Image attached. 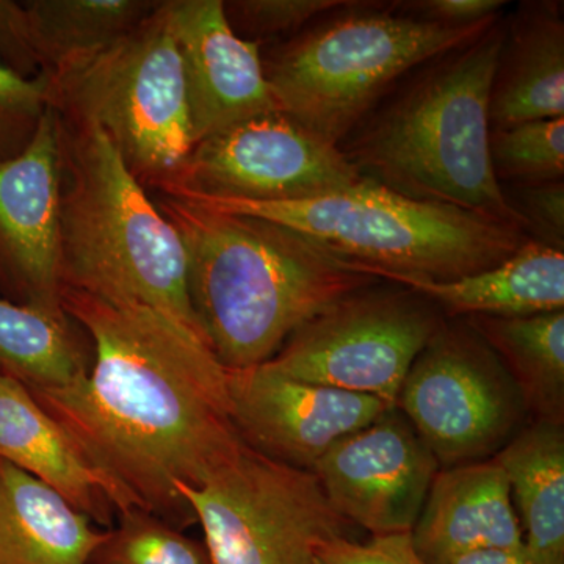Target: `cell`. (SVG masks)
<instances>
[{"mask_svg": "<svg viewBox=\"0 0 564 564\" xmlns=\"http://www.w3.org/2000/svg\"><path fill=\"white\" fill-rule=\"evenodd\" d=\"M63 313L95 345L87 373L32 391L88 459L137 508L170 525L196 521L180 494L245 447L231 419L228 369L172 314L63 289Z\"/></svg>", "mask_w": 564, "mask_h": 564, "instance_id": "1", "label": "cell"}, {"mask_svg": "<svg viewBox=\"0 0 564 564\" xmlns=\"http://www.w3.org/2000/svg\"><path fill=\"white\" fill-rule=\"evenodd\" d=\"M187 254L204 343L228 370L265 364L300 326L381 280L288 226L159 196Z\"/></svg>", "mask_w": 564, "mask_h": 564, "instance_id": "2", "label": "cell"}, {"mask_svg": "<svg viewBox=\"0 0 564 564\" xmlns=\"http://www.w3.org/2000/svg\"><path fill=\"white\" fill-rule=\"evenodd\" d=\"M503 35L502 14L477 40L411 70L381 99L337 147L362 180L525 231L489 159V95Z\"/></svg>", "mask_w": 564, "mask_h": 564, "instance_id": "3", "label": "cell"}, {"mask_svg": "<svg viewBox=\"0 0 564 564\" xmlns=\"http://www.w3.org/2000/svg\"><path fill=\"white\" fill-rule=\"evenodd\" d=\"M58 122L63 289L154 307L202 336L180 234L101 129Z\"/></svg>", "mask_w": 564, "mask_h": 564, "instance_id": "4", "label": "cell"}, {"mask_svg": "<svg viewBox=\"0 0 564 564\" xmlns=\"http://www.w3.org/2000/svg\"><path fill=\"white\" fill-rule=\"evenodd\" d=\"M181 199L288 226L359 272L393 284L485 272L530 240L524 229L491 215L414 202L366 180L302 202Z\"/></svg>", "mask_w": 564, "mask_h": 564, "instance_id": "5", "label": "cell"}, {"mask_svg": "<svg viewBox=\"0 0 564 564\" xmlns=\"http://www.w3.org/2000/svg\"><path fill=\"white\" fill-rule=\"evenodd\" d=\"M502 14L447 28L403 13L393 2L347 0L262 54L263 73L278 110L339 147L411 70L477 40Z\"/></svg>", "mask_w": 564, "mask_h": 564, "instance_id": "6", "label": "cell"}, {"mask_svg": "<svg viewBox=\"0 0 564 564\" xmlns=\"http://www.w3.org/2000/svg\"><path fill=\"white\" fill-rule=\"evenodd\" d=\"M51 84L63 121L101 129L144 188L172 191L195 143L170 0Z\"/></svg>", "mask_w": 564, "mask_h": 564, "instance_id": "7", "label": "cell"}, {"mask_svg": "<svg viewBox=\"0 0 564 564\" xmlns=\"http://www.w3.org/2000/svg\"><path fill=\"white\" fill-rule=\"evenodd\" d=\"M180 494L203 527L212 564H314L323 545L351 538L352 524L314 473L247 444L206 484Z\"/></svg>", "mask_w": 564, "mask_h": 564, "instance_id": "8", "label": "cell"}, {"mask_svg": "<svg viewBox=\"0 0 564 564\" xmlns=\"http://www.w3.org/2000/svg\"><path fill=\"white\" fill-rule=\"evenodd\" d=\"M383 282L315 315L263 366L292 380L377 397L397 406L411 366L445 318L421 293Z\"/></svg>", "mask_w": 564, "mask_h": 564, "instance_id": "9", "label": "cell"}, {"mask_svg": "<svg viewBox=\"0 0 564 564\" xmlns=\"http://www.w3.org/2000/svg\"><path fill=\"white\" fill-rule=\"evenodd\" d=\"M397 408L440 466L492 458L522 429L513 377L467 321L445 322L419 352Z\"/></svg>", "mask_w": 564, "mask_h": 564, "instance_id": "10", "label": "cell"}, {"mask_svg": "<svg viewBox=\"0 0 564 564\" xmlns=\"http://www.w3.org/2000/svg\"><path fill=\"white\" fill-rule=\"evenodd\" d=\"M362 181L339 148L273 110L195 144L176 185L161 195L302 202Z\"/></svg>", "mask_w": 564, "mask_h": 564, "instance_id": "11", "label": "cell"}, {"mask_svg": "<svg viewBox=\"0 0 564 564\" xmlns=\"http://www.w3.org/2000/svg\"><path fill=\"white\" fill-rule=\"evenodd\" d=\"M440 463L397 406L348 434L314 464L326 499L370 536L411 533Z\"/></svg>", "mask_w": 564, "mask_h": 564, "instance_id": "12", "label": "cell"}, {"mask_svg": "<svg viewBox=\"0 0 564 564\" xmlns=\"http://www.w3.org/2000/svg\"><path fill=\"white\" fill-rule=\"evenodd\" d=\"M61 122L50 107L29 147L0 162V296L62 307Z\"/></svg>", "mask_w": 564, "mask_h": 564, "instance_id": "13", "label": "cell"}, {"mask_svg": "<svg viewBox=\"0 0 564 564\" xmlns=\"http://www.w3.org/2000/svg\"><path fill=\"white\" fill-rule=\"evenodd\" d=\"M231 419L252 451L313 470L337 441L377 421L392 404L372 395L304 383L269 367L228 370Z\"/></svg>", "mask_w": 564, "mask_h": 564, "instance_id": "14", "label": "cell"}, {"mask_svg": "<svg viewBox=\"0 0 564 564\" xmlns=\"http://www.w3.org/2000/svg\"><path fill=\"white\" fill-rule=\"evenodd\" d=\"M193 143L278 110L258 44L234 33L221 0H170Z\"/></svg>", "mask_w": 564, "mask_h": 564, "instance_id": "15", "label": "cell"}, {"mask_svg": "<svg viewBox=\"0 0 564 564\" xmlns=\"http://www.w3.org/2000/svg\"><path fill=\"white\" fill-rule=\"evenodd\" d=\"M0 459L55 489L93 522L139 510L129 494L88 459L25 386L0 375Z\"/></svg>", "mask_w": 564, "mask_h": 564, "instance_id": "16", "label": "cell"}, {"mask_svg": "<svg viewBox=\"0 0 564 564\" xmlns=\"http://www.w3.org/2000/svg\"><path fill=\"white\" fill-rule=\"evenodd\" d=\"M411 536L426 564H451L470 552L524 545L500 464L489 458L440 470Z\"/></svg>", "mask_w": 564, "mask_h": 564, "instance_id": "17", "label": "cell"}, {"mask_svg": "<svg viewBox=\"0 0 564 564\" xmlns=\"http://www.w3.org/2000/svg\"><path fill=\"white\" fill-rule=\"evenodd\" d=\"M564 118L563 2H522L505 18L489 95L491 131Z\"/></svg>", "mask_w": 564, "mask_h": 564, "instance_id": "18", "label": "cell"}, {"mask_svg": "<svg viewBox=\"0 0 564 564\" xmlns=\"http://www.w3.org/2000/svg\"><path fill=\"white\" fill-rule=\"evenodd\" d=\"M109 533L51 486L0 459V564H93Z\"/></svg>", "mask_w": 564, "mask_h": 564, "instance_id": "19", "label": "cell"}, {"mask_svg": "<svg viewBox=\"0 0 564 564\" xmlns=\"http://www.w3.org/2000/svg\"><path fill=\"white\" fill-rule=\"evenodd\" d=\"M452 317H527L564 311V250L530 239L492 269L452 282H402Z\"/></svg>", "mask_w": 564, "mask_h": 564, "instance_id": "20", "label": "cell"}, {"mask_svg": "<svg viewBox=\"0 0 564 564\" xmlns=\"http://www.w3.org/2000/svg\"><path fill=\"white\" fill-rule=\"evenodd\" d=\"M492 458L507 475L527 551L540 564H564L563 423L534 419Z\"/></svg>", "mask_w": 564, "mask_h": 564, "instance_id": "21", "label": "cell"}, {"mask_svg": "<svg viewBox=\"0 0 564 564\" xmlns=\"http://www.w3.org/2000/svg\"><path fill=\"white\" fill-rule=\"evenodd\" d=\"M151 0H31L24 2L43 73H68L131 32L158 9Z\"/></svg>", "mask_w": 564, "mask_h": 564, "instance_id": "22", "label": "cell"}, {"mask_svg": "<svg viewBox=\"0 0 564 564\" xmlns=\"http://www.w3.org/2000/svg\"><path fill=\"white\" fill-rule=\"evenodd\" d=\"M513 377L534 419L564 421V311L466 317Z\"/></svg>", "mask_w": 564, "mask_h": 564, "instance_id": "23", "label": "cell"}, {"mask_svg": "<svg viewBox=\"0 0 564 564\" xmlns=\"http://www.w3.org/2000/svg\"><path fill=\"white\" fill-rule=\"evenodd\" d=\"M68 318L0 296V375L31 392L79 380L88 367Z\"/></svg>", "mask_w": 564, "mask_h": 564, "instance_id": "24", "label": "cell"}, {"mask_svg": "<svg viewBox=\"0 0 564 564\" xmlns=\"http://www.w3.org/2000/svg\"><path fill=\"white\" fill-rule=\"evenodd\" d=\"M489 159L500 185L549 184L564 176V118L522 122L489 133Z\"/></svg>", "mask_w": 564, "mask_h": 564, "instance_id": "25", "label": "cell"}, {"mask_svg": "<svg viewBox=\"0 0 564 564\" xmlns=\"http://www.w3.org/2000/svg\"><path fill=\"white\" fill-rule=\"evenodd\" d=\"M93 564H212L206 545L147 511L120 516Z\"/></svg>", "mask_w": 564, "mask_h": 564, "instance_id": "26", "label": "cell"}, {"mask_svg": "<svg viewBox=\"0 0 564 564\" xmlns=\"http://www.w3.org/2000/svg\"><path fill=\"white\" fill-rule=\"evenodd\" d=\"M347 0H232L223 2L237 36L262 47L284 43Z\"/></svg>", "mask_w": 564, "mask_h": 564, "instance_id": "27", "label": "cell"}, {"mask_svg": "<svg viewBox=\"0 0 564 564\" xmlns=\"http://www.w3.org/2000/svg\"><path fill=\"white\" fill-rule=\"evenodd\" d=\"M51 102L46 74L25 79L0 63V162L18 158L29 147Z\"/></svg>", "mask_w": 564, "mask_h": 564, "instance_id": "28", "label": "cell"}, {"mask_svg": "<svg viewBox=\"0 0 564 564\" xmlns=\"http://www.w3.org/2000/svg\"><path fill=\"white\" fill-rule=\"evenodd\" d=\"M507 198L524 220L530 239L564 250L563 181L511 187Z\"/></svg>", "mask_w": 564, "mask_h": 564, "instance_id": "29", "label": "cell"}, {"mask_svg": "<svg viewBox=\"0 0 564 564\" xmlns=\"http://www.w3.org/2000/svg\"><path fill=\"white\" fill-rule=\"evenodd\" d=\"M314 564H426L415 551L411 533L370 536L359 543L337 538L321 547Z\"/></svg>", "mask_w": 564, "mask_h": 564, "instance_id": "30", "label": "cell"}, {"mask_svg": "<svg viewBox=\"0 0 564 564\" xmlns=\"http://www.w3.org/2000/svg\"><path fill=\"white\" fill-rule=\"evenodd\" d=\"M0 63L25 79L44 74L24 2L0 0Z\"/></svg>", "mask_w": 564, "mask_h": 564, "instance_id": "31", "label": "cell"}, {"mask_svg": "<svg viewBox=\"0 0 564 564\" xmlns=\"http://www.w3.org/2000/svg\"><path fill=\"white\" fill-rule=\"evenodd\" d=\"M393 3L403 13L447 28H469L491 21L502 14L508 6L505 0H413Z\"/></svg>", "mask_w": 564, "mask_h": 564, "instance_id": "32", "label": "cell"}, {"mask_svg": "<svg viewBox=\"0 0 564 564\" xmlns=\"http://www.w3.org/2000/svg\"><path fill=\"white\" fill-rule=\"evenodd\" d=\"M451 564H540L527 551L525 545L518 549H485L470 552L454 560Z\"/></svg>", "mask_w": 564, "mask_h": 564, "instance_id": "33", "label": "cell"}]
</instances>
